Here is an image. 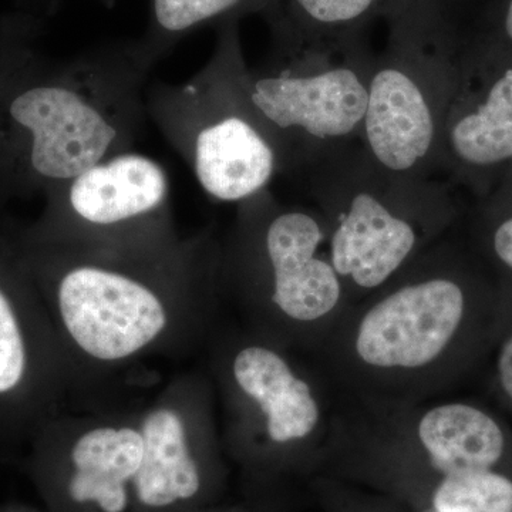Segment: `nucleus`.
I'll use <instances>...</instances> for the list:
<instances>
[{"label":"nucleus","mask_w":512,"mask_h":512,"mask_svg":"<svg viewBox=\"0 0 512 512\" xmlns=\"http://www.w3.org/2000/svg\"><path fill=\"white\" fill-rule=\"evenodd\" d=\"M402 434L441 477L498 470L512 450V430L497 413L470 400H447L414 412Z\"/></svg>","instance_id":"15"},{"label":"nucleus","mask_w":512,"mask_h":512,"mask_svg":"<svg viewBox=\"0 0 512 512\" xmlns=\"http://www.w3.org/2000/svg\"><path fill=\"white\" fill-rule=\"evenodd\" d=\"M40 217L15 228L23 244L101 255H147L183 242L163 165L130 150L50 188Z\"/></svg>","instance_id":"9"},{"label":"nucleus","mask_w":512,"mask_h":512,"mask_svg":"<svg viewBox=\"0 0 512 512\" xmlns=\"http://www.w3.org/2000/svg\"><path fill=\"white\" fill-rule=\"evenodd\" d=\"M28 26L18 25L6 26L0 29V99H2L3 86L10 70L23 56V53L32 47L29 39Z\"/></svg>","instance_id":"20"},{"label":"nucleus","mask_w":512,"mask_h":512,"mask_svg":"<svg viewBox=\"0 0 512 512\" xmlns=\"http://www.w3.org/2000/svg\"><path fill=\"white\" fill-rule=\"evenodd\" d=\"M138 406L69 409L30 439L29 467L62 511L126 512L143 458Z\"/></svg>","instance_id":"11"},{"label":"nucleus","mask_w":512,"mask_h":512,"mask_svg":"<svg viewBox=\"0 0 512 512\" xmlns=\"http://www.w3.org/2000/svg\"><path fill=\"white\" fill-rule=\"evenodd\" d=\"M383 20L386 45L373 59L359 144L392 173L434 177L468 29L456 0H392Z\"/></svg>","instance_id":"6"},{"label":"nucleus","mask_w":512,"mask_h":512,"mask_svg":"<svg viewBox=\"0 0 512 512\" xmlns=\"http://www.w3.org/2000/svg\"><path fill=\"white\" fill-rule=\"evenodd\" d=\"M392 0H272L262 19L271 43L343 42L369 37Z\"/></svg>","instance_id":"16"},{"label":"nucleus","mask_w":512,"mask_h":512,"mask_svg":"<svg viewBox=\"0 0 512 512\" xmlns=\"http://www.w3.org/2000/svg\"><path fill=\"white\" fill-rule=\"evenodd\" d=\"M205 370L221 406V439L247 457L299 450L319 436L318 390L292 350L247 328L215 329Z\"/></svg>","instance_id":"10"},{"label":"nucleus","mask_w":512,"mask_h":512,"mask_svg":"<svg viewBox=\"0 0 512 512\" xmlns=\"http://www.w3.org/2000/svg\"><path fill=\"white\" fill-rule=\"evenodd\" d=\"M3 512H35V511H30V510H28V508H23V507H12V508H8V510H5Z\"/></svg>","instance_id":"23"},{"label":"nucleus","mask_w":512,"mask_h":512,"mask_svg":"<svg viewBox=\"0 0 512 512\" xmlns=\"http://www.w3.org/2000/svg\"><path fill=\"white\" fill-rule=\"evenodd\" d=\"M239 26L217 29L214 52L191 79L156 82L146 94L148 120L204 194L235 207L269 190L281 175L278 148L249 99Z\"/></svg>","instance_id":"7"},{"label":"nucleus","mask_w":512,"mask_h":512,"mask_svg":"<svg viewBox=\"0 0 512 512\" xmlns=\"http://www.w3.org/2000/svg\"><path fill=\"white\" fill-rule=\"evenodd\" d=\"M427 512H434V511H427Z\"/></svg>","instance_id":"25"},{"label":"nucleus","mask_w":512,"mask_h":512,"mask_svg":"<svg viewBox=\"0 0 512 512\" xmlns=\"http://www.w3.org/2000/svg\"><path fill=\"white\" fill-rule=\"evenodd\" d=\"M500 288V325L495 336L490 359L491 382L501 406L512 416V288Z\"/></svg>","instance_id":"19"},{"label":"nucleus","mask_w":512,"mask_h":512,"mask_svg":"<svg viewBox=\"0 0 512 512\" xmlns=\"http://www.w3.org/2000/svg\"><path fill=\"white\" fill-rule=\"evenodd\" d=\"M500 309L497 281L473 249L443 238L350 306L325 339L346 382L399 406L488 359Z\"/></svg>","instance_id":"2"},{"label":"nucleus","mask_w":512,"mask_h":512,"mask_svg":"<svg viewBox=\"0 0 512 512\" xmlns=\"http://www.w3.org/2000/svg\"><path fill=\"white\" fill-rule=\"evenodd\" d=\"M100 2L104 3L106 6H109V8L114 5V0H100Z\"/></svg>","instance_id":"24"},{"label":"nucleus","mask_w":512,"mask_h":512,"mask_svg":"<svg viewBox=\"0 0 512 512\" xmlns=\"http://www.w3.org/2000/svg\"><path fill=\"white\" fill-rule=\"evenodd\" d=\"M512 168V50L468 30L436 174L484 198Z\"/></svg>","instance_id":"14"},{"label":"nucleus","mask_w":512,"mask_h":512,"mask_svg":"<svg viewBox=\"0 0 512 512\" xmlns=\"http://www.w3.org/2000/svg\"><path fill=\"white\" fill-rule=\"evenodd\" d=\"M156 64L138 39L56 63L30 47L0 99V197L46 194L133 150L148 120L147 83Z\"/></svg>","instance_id":"3"},{"label":"nucleus","mask_w":512,"mask_h":512,"mask_svg":"<svg viewBox=\"0 0 512 512\" xmlns=\"http://www.w3.org/2000/svg\"><path fill=\"white\" fill-rule=\"evenodd\" d=\"M15 238L62 350L70 409L131 406L119 399L124 389L146 382L156 362L204 352L218 328L224 295L214 227L147 255L89 254Z\"/></svg>","instance_id":"1"},{"label":"nucleus","mask_w":512,"mask_h":512,"mask_svg":"<svg viewBox=\"0 0 512 512\" xmlns=\"http://www.w3.org/2000/svg\"><path fill=\"white\" fill-rule=\"evenodd\" d=\"M476 32L512 50V0H497L491 5Z\"/></svg>","instance_id":"21"},{"label":"nucleus","mask_w":512,"mask_h":512,"mask_svg":"<svg viewBox=\"0 0 512 512\" xmlns=\"http://www.w3.org/2000/svg\"><path fill=\"white\" fill-rule=\"evenodd\" d=\"M375 52L369 37L319 43H271L249 67L247 90L281 157V175L359 144Z\"/></svg>","instance_id":"8"},{"label":"nucleus","mask_w":512,"mask_h":512,"mask_svg":"<svg viewBox=\"0 0 512 512\" xmlns=\"http://www.w3.org/2000/svg\"><path fill=\"white\" fill-rule=\"evenodd\" d=\"M272 0H151L147 30L138 37L156 62L202 28H220L248 16H264Z\"/></svg>","instance_id":"17"},{"label":"nucleus","mask_w":512,"mask_h":512,"mask_svg":"<svg viewBox=\"0 0 512 512\" xmlns=\"http://www.w3.org/2000/svg\"><path fill=\"white\" fill-rule=\"evenodd\" d=\"M295 181L322 215L350 306L446 238L461 215L456 188L446 180L392 173L360 144L320 158Z\"/></svg>","instance_id":"4"},{"label":"nucleus","mask_w":512,"mask_h":512,"mask_svg":"<svg viewBox=\"0 0 512 512\" xmlns=\"http://www.w3.org/2000/svg\"><path fill=\"white\" fill-rule=\"evenodd\" d=\"M217 406L205 367L178 373L138 404L143 458L133 500L141 511L177 510L205 494L221 440Z\"/></svg>","instance_id":"13"},{"label":"nucleus","mask_w":512,"mask_h":512,"mask_svg":"<svg viewBox=\"0 0 512 512\" xmlns=\"http://www.w3.org/2000/svg\"><path fill=\"white\" fill-rule=\"evenodd\" d=\"M495 188L504 191L505 194H508L510 195V197H512V168L510 171H508L507 174L504 175L503 180H501L500 183L495 185Z\"/></svg>","instance_id":"22"},{"label":"nucleus","mask_w":512,"mask_h":512,"mask_svg":"<svg viewBox=\"0 0 512 512\" xmlns=\"http://www.w3.org/2000/svg\"><path fill=\"white\" fill-rule=\"evenodd\" d=\"M221 284L245 328L289 350L313 342L319 330L328 336L350 308L322 215L279 200L271 188L237 205L221 239Z\"/></svg>","instance_id":"5"},{"label":"nucleus","mask_w":512,"mask_h":512,"mask_svg":"<svg viewBox=\"0 0 512 512\" xmlns=\"http://www.w3.org/2000/svg\"><path fill=\"white\" fill-rule=\"evenodd\" d=\"M70 409L55 330L13 228H0V439L30 441Z\"/></svg>","instance_id":"12"},{"label":"nucleus","mask_w":512,"mask_h":512,"mask_svg":"<svg viewBox=\"0 0 512 512\" xmlns=\"http://www.w3.org/2000/svg\"><path fill=\"white\" fill-rule=\"evenodd\" d=\"M431 507L434 512H512V478L500 470L441 477Z\"/></svg>","instance_id":"18"},{"label":"nucleus","mask_w":512,"mask_h":512,"mask_svg":"<svg viewBox=\"0 0 512 512\" xmlns=\"http://www.w3.org/2000/svg\"><path fill=\"white\" fill-rule=\"evenodd\" d=\"M456 2H458V0H456Z\"/></svg>","instance_id":"26"}]
</instances>
